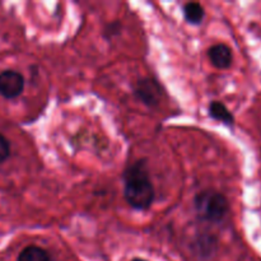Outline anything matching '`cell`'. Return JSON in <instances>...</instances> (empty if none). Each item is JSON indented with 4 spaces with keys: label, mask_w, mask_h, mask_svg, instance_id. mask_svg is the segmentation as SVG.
I'll use <instances>...</instances> for the list:
<instances>
[{
    "label": "cell",
    "mask_w": 261,
    "mask_h": 261,
    "mask_svg": "<svg viewBox=\"0 0 261 261\" xmlns=\"http://www.w3.org/2000/svg\"><path fill=\"white\" fill-rule=\"evenodd\" d=\"M124 182L125 199L132 208L138 211L150 208L155 193L145 161H138L125 171Z\"/></svg>",
    "instance_id": "1"
},
{
    "label": "cell",
    "mask_w": 261,
    "mask_h": 261,
    "mask_svg": "<svg viewBox=\"0 0 261 261\" xmlns=\"http://www.w3.org/2000/svg\"><path fill=\"white\" fill-rule=\"evenodd\" d=\"M199 218L208 222H221L228 212V201L223 194L216 190H204L194 199Z\"/></svg>",
    "instance_id": "2"
},
{
    "label": "cell",
    "mask_w": 261,
    "mask_h": 261,
    "mask_svg": "<svg viewBox=\"0 0 261 261\" xmlns=\"http://www.w3.org/2000/svg\"><path fill=\"white\" fill-rule=\"evenodd\" d=\"M24 89V78L19 71L4 70L0 73V94L7 99L17 98Z\"/></svg>",
    "instance_id": "3"
},
{
    "label": "cell",
    "mask_w": 261,
    "mask_h": 261,
    "mask_svg": "<svg viewBox=\"0 0 261 261\" xmlns=\"http://www.w3.org/2000/svg\"><path fill=\"white\" fill-rule=\"evenodd\" d=\"M135 96L149 107H154L160 103L161 87L155 81L150 78H144L138 82L135 87Z\"/></svg>",
    "instance_id": "4"
},
{
    "label": "cell",
    "mask_w": 261,
    "mask_h": 261,
    "mask_svg": "<svg viewBox=\"0 0 261 261\" xmlns=\"http://www.w3.org/2000/svg\"><path fill=\"white\" fill-rule=\"evenodd\" d=\"M208 56L211 63L217 69H228L233 60L231 48L224 43H217V45L212 46L208 51Z\"/></svg>",
    "instance_id": "5"
},
{
    "label": "cell",
    "mask_w": 261,
    "mask_h": 261,
    "mask_svg": "<svg viewBox=\"0 0 261 261\" xmlns=\"http://www.w3.org/2000/svg\"><path fill=\"white\" fill-rule=\"evenodd\" d=\"M209 115H211L214 120H218V121L223 122V124L233 125L234 122L233 115L229 112V110L227 109L222 102H212V103L209 105Z\"/></svg>",
    "instance_id": "6"
},
{
    "label": "cell",
    "mask_w": 261,
    "mask_h": 261,
    "mask_svg": "<svg viewBox=\"0 0 261 261\" xmlns=\"http://www.w3.org/2000/svg\"><path fill=\"white\" fill-rule=\"evenodd\" d=\"M17 261H50V255L42 247L31 245L20 251Z\"/></svg>",
    "instance_id": "7"
},
{
    "label": "cell",
    "mask_w": 261,
    "mask_h": 261,
    "mask_svg": "<svg viewBox=\"0 0 261 261\" xmlns=\"http://www.w3.org/2000/svg\"><path fill=\"white\" fill-rule=\"evenodd\" d=\"M184 15L191 24H200L205 15V10L199 3H189L184 7Z\"/></svg>",
    "instance_id": "8"
},
{
    "label": "cell",
    "mask_w": 261,
    "mask_h": 261,
    "mask_svg": "<svg viewBox=\"0 0 261 261\" xmlns=\"http://www.w3.org/2000/svg\"><path fill=\"white\" fill-rule=\"evenodd\" d=\"M10 155V143L4 135L0 134V165L4 163Z\"/></svg>",
    "instance_id": "9"
},
{
    "label": "cell",
    "mask_w": 261,
    "mask_h": 261,
    "mask_svg": "<svg viewBox=\"0 0 261 261\" xmlns=\"http://www.w3.org/2000/svg\"><path fill=\"white\" fill-rule=\"evenodd\" d=\"M132 261H145L144 259H134V260H132Z\"/></svg>",
    "instance_id": "10"
}]
</instances>
